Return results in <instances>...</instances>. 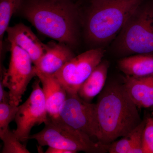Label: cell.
<instances>
[{"instance_id":"cell-1","label":"cell","mask_w":153,"mask_h":153,"mask_svg":"<svg viewBox=\"0 0 153 153\" xmlns=\"http://www.w3.org/2000/svg\"><path fill=\"white\" fill-rule=\"evenodd\" d=\"M96 104L98 125L97 139L103 146L125 136L142 121L137 107L123 83L107 84Z\"/></svg>"},{"instance_id":"cell-2","label":"cell","mask_w":153,"mask_h":153,"mask_svg":"<svg viewBox=\"0 0 153 153\" xmlns=\"http://www.w3.org/2000/svg\"><path fill=\"white\" fill-rule=\"evenodd\" d=\"M21 9L41 34L69 47L76 45L78 11L71 0H26Z\"/></svg>"},{"instance_id":"cell-3","label":"cell","mask_w":153,"mask_h":153,"mask_svg":"<svg viewBox=\"0 0 153 153\" xmlns=\"http://www.w3.org/2000/svg\"><path fill=\"white\" fill-rule=\"evenodd\" d=\"M144 0H99L91 3L85 19L89 42L104 45L114 39Z\"/></svg>"},{"instance_id":"cell-4","label":"cell","mask_w":153,"mask_h":153,"mask_svg":"<svg viewBox=\"0 0 153 153\" xmlns=\"http://www.w3.org/2000/svg\"><path fill=\"white\" fill-rule=\"evenodd\" d=\"M115 38L114 46L118 55H153V0L140 5Z\"/></svg>"},{"instance_id":"cell-5","label":"cell","mask_w":153,"mask_h":153,"mask_svg":"<svg viewBox=\"0 0 153 153\" xmlns=\"http://www.w3.org/2000/svg\"><path fill=\"white\" fill-rule=\"evenodd\" d=\"M30 139L36 140L41 146L60 148L87 153L107 152L104 146L94 142L86 134L69 126L60 120L49 117L44 128L37 133L31 135Z\"/></svg>"},{"instance_id":"cell-6","label":"cell","mask_w":153,"mask_h":153,"mask_svg":"<svg viewBox=\"0 0 153 153\" xmlns=\"http://www.w3.org/2000/svg\"><path fill=\"white\" fill-rule=\"evenodd\" d=\"M11 57L8 68L3 71L1 80L8 89L10 103L19 106L28 84L36 76L35 66L27 53L11 42Z\"/></svg>"},{"instance_id":"cell-7","label":"cell","mask_w":153,"mask_h":153,"mask_svg":"<svg viewBox=\"0 0 153 153\" xmlns=\"http://www.w3.org/2000/svg\"><path fill=\"white\" fill-rule=\"evenodd\" d=\"M105 51L101 48L90 49L74 56L53 74L68 94H77L80 86L102 61Z\"/></svg>"},{"instance_id":"cell-8","label":"cell","mask_w":153,"mask_h":153,"mask_svg":"<svg viewBox=\"0 0 153 153\" xmlns=\"http://www.w3.org/2000/svg\"><path fill=\"white\" fill-rule=\"evenodd\" d=\"M39 79L33 82L31 94L23 104L19 105L15 118L16 129L14 133L22 143L30 140L31 130L35 126L47 122L49 119L45 97Z\"/></svg>"},{"instance_id":"cell-9","label":"cell","mask_w":153,"mask_h":153,"mask_svg":"<svg viewBox=\"0 0 153 153\" xmlns=\"http://www.w3.org/2000/svg\"><path fill=\"white\" fill-rule=\"evenodd\" d=\"M58 119L91 137L97 138L98 125L96 104L85 101L77 94H67L66 100L59 110Z\"/></svg>"},{"instance_id":"cell-10","label":"cell","mask_w":153,"mask_h":153,"mask_svg":"<svg viewBox=\"0 0 153 153\" xmlns=\"http://www.w3.org/2000/svg\"><path fill=\"white\" fill-rule=\"evenodd\" d=\"M8 40L13 42L29 55L34 66L44 55L47 48L30 27L22 23L9 27L6 31Z\"/></svg>"},{"instance_id":"cell-11","label":"cell","mask_w":153,"mask_h":153,"mask_svg":"<svg viewBox=\"0 0 153 153\" xmlns=\"http://www.w3.org/2000/svg\"><path fill=\"white\" fill-rule=\"evenodd\" d=\"M75 56L70 47L64 43L49 42L44 55L35 65V69L53 75Z\"/></svg>"},{"instance_id":"cell-12","label":"cell","mask_w":153,"mask_h":153,"mask_svg":"<svg viewBox=\"0 0 153 153\" xmlns=\"http://www.w3.org/2000/svg\"><path fill=\"white\" fill-rule=\"evenodd\" d=\"M35 72L42 85L49 117L57 119L60 107L67 97V91L53 75L44 74L36 69Z\"/></svg>"},{"instance_id":"cell-13","label":"cell","mask_w":153,"mask_h":153,"mask_svg":"<svg viewBox=\"0 0 153 153\" xmlns=\"http://www.w3.org/2000/svg\"><path fill=\"white\" fill-rule=\"evenodd\" d=\"M123 84L138 108H153V76H125Z\"/></svg>"},{"instance_id":"cell-14","label":"cell","mask_w":153,"mask_h":153,"mask_svg":"<svg viewBox=\"0 0 153 153\" xmlns=\"http://www.w3.org/2000/svg\"><path fill=\"white\" fill-rule=\"evenodd\" d=\"M109 63L102 60L80 86L77 94L82 99L91 102L101 93L105 85Z\"/></svg>"},{"instance_id":"cell-15","label":"cell","mask_w":153,"mask_h":153,"mask_svg":"<svg viewBox=\"0 0 153 153\" xmlns=\"http://www.w3.org/2000/svg\"><path fill=\"white\" fill-rule=\"evenodd\" d=\"M146 118L120 139L104 146L110 153H143L142 136Z\"/></svg>"},{"instance_id":"cell-16","label":"cell","mask_w":153,"mask_h":153,"mask_svg":"<svg viewBox=\"0 0 153 153\" xmlns=\"http://www.w3.org/2000/svg\"><path fill=\"white\" fill-rule=\"evenodd\" d=\"M118 66L125 76H153V55L140 54L123 57Z\"/></svg>"},{"instance_id":"cell-17","label":"cell","mask_w":153,"mask_h":153,"mask_svg":"<svg viewBox=\"0 0 153 153\" xmlns=\"http://www.w3.org/2000/svg\"><path fill=\"white\" fill-rule=\"evenodd\" d=\"M24 0H0V43L3 47L4 34L9 27L12 17L21 9Z\"/></svg>"},{"instance_id":"cell-18","label":"cell","mask_w":153,"mask_h":153,"mask_svg":"<svg viewBox=\"0 0 153 153\" xmlns=\"http://www.w3.org/2000/svg\"><path fill=\"white\" fill-rule=\"evenodd\" d=\"M0 138L4 143L1 153H30L25 145L9 128L0 131Z\"/></svg>"},{"instance_id":"cell-19","label":"cell","mask_w":153,"mask_h":153,"mask_svg":"<svg viewBox=\"0 0 153 153\" xmlns=\"http://www.w3.org/2000/svg\"><path fill=\"white\" fill-rule=\"evenodd\" d=\"M19 106L9 102H0V131L9 128V124L15 120Z\"/></svg>"},{"instance_id":"cell-20","label":"cell","mask_w":153,"mask_h":153,"mask_svg":"<svg viewBox=\"0 0 153 153\" xmlns=\"http://www.w3.org/2000/svg\"><path fill=\"white\" fill-rule=\"evenodd\" d=\"M143 153H153V117L146 118L142 136Z\"/></svg>"},{"instance_id":"cell-21","label":"cell","mask_w":153,"mask_h":153,"mask_svg":"<svg viewBox=\"0 0 153 153\" xmlns=\"http://www.w3.org/2000/svg\"><path fill=\"white\" fill-rule=\"evenodd\" d=\"M5 87L2 82L0 81V102H10V93L5 89Z\"/></svg>"},{"instance_id":"cell-22","label":"cell","mask_w":153,"mask_h":153,"mask_svg":"<svg viewBox=\"0 0 153 153\" xmlns=\"http://www.w3.org/2000/svg\"><path fill=\"white\" fill-rule=\"evenodd\" d=\"M46 153H74L72 151L64 149H60V148H53L49 147Z\"/></svg>"},{"instance_id":"cell-23","label":"cell","mask_w":153,"mask_h":153,"mask_svg":"<svg viewBox=\"0 0 153 153\" xmlns=\"http://www.w3.org/2000/svg\"><path fill=\"white\" fill-rule=\"evenodd\" d=\"M97 1H99V0H90V1L91 3H92Z\"/></svg>"}]
</instances>
